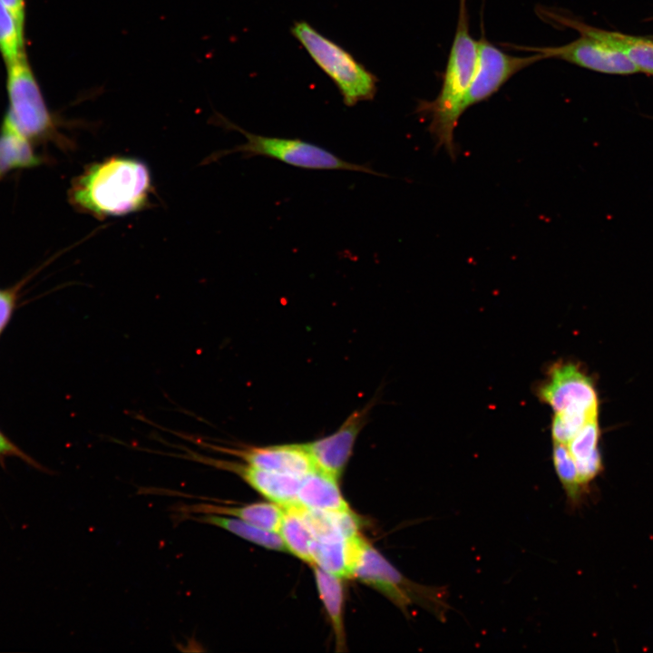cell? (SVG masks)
<instances>
[{"instance_id":"cell-25","label":"cell","mask_w":653,"mask_h":653,"mask_svg":"<svg viewBox=\"0 0 653 653\" xmlns=\"http://www.w3.org/2000/svg\"><path fill=\"white\" fill-rule=\"evenodd\" d=\"M14 307V294L9 290L0 289V333L9 321Z\"/></svg>"},{"instance_id":"cell-7","label":"cell","mask_w":653,"mask_h":653,"mask_svg":"<svg viewBox=\"0 0 653 653\" xmlns=\"http://www.w3.org/2000/svg\"><path fill=\"white\" fill-rule=\"evenodd\" d=\"M542 12L551 21L577 30L580 37L560 46L512 45L513 48L538 52L542 54L544 59H559L603 73L632 74L638 72L629 58L603 36L601 29L587 25L562 14L546 10Z\"/></svg>"},{"instance_id":"cell-2","label":"cell","mask_w":653,"mask_h":653,"mask_svg":"<svg viewBox=\"0 0 653 653\" xmlns=\"http://www.w3.org/2000/svg\"><path fill=\"white\" fill-rule=\"evenodd\" d=\"M477 62V41L469 30L467 0H459L456 30L443 75L441 90L433 101H420L415 112L430 121L428 130L437 148L456 154L453 132L472 83Z\"/></svg>"},{"instance_id":"cell-17","label":"cell","mask_w":653,"mask_h":653,"mask_svg":"<svg viewBox=\"0 0 653 653\" xmlns=\"http://www.w3.org/2000/svg\"><path fill=\"white\" fill-rule=\"evenodd\" d=\"M301 512L317 541L347 539L358 534L360 521L350 509L343 512H321L301 507Z\"/></svg>"},{"instance_id":"cell-13","label":"cell","mask_w":653,"mask_h":653,"mask_svg":"<svg viewBox=\"0 0 653 653\" xmlns=\"http://www.w3.org/2000/svg\"><path fill=\"white\" fill-rule=\"evenodd\" d=\"M365 541L358 534L347 539L317 541L312 546L313 566L338 577L352 578Z\"/></svg>"},{"instance_id":"cell-11","label":"cell","mask_w":653,"mask_h":653,"mask_svg":"<svg viewBox=\"0 0 653 653\" xmlns=\"http://www.w3.org/2000/svg\"><path fill=\"white\" fill-rule=\"evenodd\" d=\"M185 453L174 455L226 470L238 474L255 491L268 500L285 508L297 504V492L302 478L270 471L228 460L217 459L179 446Z\"/></svg>"},{"instance_id":"cell-16","label":"cell","mask_w":653,"mask_h":653,"mask_svg":"<svg viewBox=\"0 0 653 653\" xmlns=\"http://www.w3.org/2000/svg\"><path fill=\"white\" fill-rule=\"evenodd\" d=\"M599 428L598 419L587 422L566 444L578 472L579 481L583 489L593 481L602 470V461L598 448Z\"/></svg>"},{"instance_id":"cell-22","label":"cell","mask_w":653,"mask_h":653,"mask_svg":"<svg viewBox=\"0 0 653 653\" xmlns=\"http://www.w3.org/2000/svg\"><path fill=\"white\" fill-rule=\"evenodd\" d=\"M601 33L629 58L638 72L653 75V40L606 30Z\"/></svg>"},{"instance_id":"cell-23","label":"cell","mask_w":653,"mask_h":653,"mask_svg":"<svg viewBox=\"0 0 653 653\" xmlns=\"http://www.w3.org/2000/svg\"><path fill=\"white\" fill-rule=\"evenodd\" d=\"M24 28L0 0V54L5 64L25 55Z\"/></svg>"},{"instance_id":"cell-14","label":"cell","mask_w":653,"mask_h":653,"mask_svg":"<svg viewBox=\"0 0 653 653\" xmlns=\"http://www.w3.org/2000/svg\"><path fill=\"white\" fill-rule=\"evenodd\" d=\"M338 479L315 469L305 475L297 492V504L307 510L321 512H343L349 506L343 497Z\"/></svg>"},{"instance_id":"cell-18","label":"cell","mask_w":653,"mask_h":653,"mask_svg":"<svg viewBox=\"0 0 653 653\" xmlns=\"http://www.w3.org/2000/svg\"><path fill=\"white\" fill-rule=\"evenodd\" d=\"M42 163L33 141L2 122L0 127V178L14 170L34 168Z\"/></svg>"},{"instance_id":"cell-5","label":"cell","mask_w":653,"mask_h":653,"mask_svg":"<svg viewBox=\"0 0 653 653\" xmlns=\"http://www.w3.org/2000/svg\"><path fill=\"white\" fill-rule=\"evenodd\" d=\"M217 116L220 119V124L228 129L241 132L246 137L247 141L217 154L216 158L228 153L241 152L247 158L263 156L306 170L349 171L385 176L371 169L368 165L347 161L317 144L297 138L254 134L237 126L222 115L217 114Z\"/></svg>"},{"instance_id":"cell-3","label":"cell","mask_w":653,"mask_h":653,"mask_svg":"<svg viewBox=\"0 0 653 653\" xmlns=\"http://www.w3.org/2000/svg\"><path fill=\"white\" fill-rule=\"evenodd\" d=\"M539 397L554 411L553 442L567 444L590 420L597 418L598 397L593 383L572 363L551 366Z\"/></svg>"},{"instance_id":"cell-20","label":"cell","mask_w":653,"mask_h":653,"mask_svg":"<svg viewBox=\"0 0 653 653\" xmlns=\"http://www.w3.org/2000/svg\"><path fill=\"white\" fill-rule=\"evenodd\" d=\"M287 551L305 562L313 564L312 546L315 538L305 521L298 504L284 508V515L278 531Z\"/></svg>"},{"instance_id":"cell-9","label":"cell","mask_w":653,"mask_h":653,"mask_svg":"<svg viewBox=\"0 0 653 653\" xmlns=\"http://www.w3.org/2000/svg\"><path fill=\"white\" fill-rule=\"evenodd\" d=\"M535 53L529 56L509 54L491 43L482 30L477 41L476 67L463 104V112L489 99L520 71L544 59L542 54Z\"/></svg>"},{"instance_id":"cell-10","label":"cell","mask_w":653,"mask_h":653,"mask_svg":"<svg viewBox=\"0 0 653 653\" xmlns=\"http://www.w3.org/2000/svg\"><path fill=\"white\" fill-rule=\"evenodd\" d=\"M182 437L202 448L239 457L246 463L266 471L302 478L317 469L306 444L292 443L234 448L210 443L192 435H182Z\"/></svg>"},{"instance_id":"cell-19","label":"cell","mask_w":653,"mask_h":653,"mask_svg":"<svg viewBox=\"0 0 653 653\" xmlns=\"http://www.w3.org/2000/svg\"><path fill=\"white\" fill-rule=\"evenodd\" d=\"M314 575L319 597L331 621L336 647H346L344 629V591L341 579L314 565Z\"/></svg>"},{"instance_id":"cell-4","label":"cell","mask_w":653,"mask_h":653,"mask_svg":"<svg viewBox=\"0 0 653 653\" xmlns=\"http://www.w3.org/2000/svg\"><path fill=\"white\" fill-rule=\"evenodd\" d=\"M290 32L332 79L346 106L374 99L377 91L376 76L349 52L305 21L294 23Z\"/></svg>"},{"instance_id":"cell-6","label":"cell","mask_w":653,"mask_h":653,"mask_svg":"<svg viewBox=\"0 0 653 653\" xmlns=\"http://www.w3.org/2000/svg\"><path fill=\"white\" fill-rule=\"evenodd\" d=\"M354 577L375 588L402 611L417 603L444 621L450 609L444 588L426 587L408 580L379 551L365 541Z\"/></svg>"},{"instance_id":"cell-21","label":"cell","mask_w":653,"mask_h":653,"mask_svg":"<svg viewBox=\"0 0 653 653\" xmlns=\"http://www.w3.org/2000/svg\"><path fill=\"white\" fill-rule=\"evenodd\" d=\"M193 520L222 528L244 540L266 549L287 551L286 546L278 532L269 531L236 517L217 514H199Z\"/></svg>"},{"instance_id":"cell-15","label":"cell","mask_w":653,"mask_h":653,"mask_svg":"<svg viewBox=\"0 0 653 653\" xmlns=\"http://www.w3.org/2000/svg\"><path fill=\"white\" fill-rule=\"evenodd\" d=\"M182 510L193 514H217L236 517L264 530L278 533L284 515V508L274 502H256L243 506L199 503L184 507Z\"/></svg>"},{"instance_id":"cell-24","label":"cell","mask_w":653,"mask_h":653,"mask_svg":"<svg viewBox=\"0 0 653 653\" xmlns=\"http://www.w3.org/2000/svg\"><path fill=\"white\" fill-rule=\"evenodd\" d=\"M552 460L568 500L572 503L579 502L583 488L579 481L575 462L566 444L553 442Z\"/></svg>"},{"instance_id":"cell-8","label":"cell","mask_w":653,"mask_h":653,"mask_svg":"<svg viewBox=\"0 0 653 653\" xmlns=\"http://www.w3.org/2000/svg\"><path fill=\"white\" fill-rule=\"evenodd\" d=\"M6 92L8 108L3 123L33 141L52 136L56 123L26 54L6 63Z\"/></svg>"},{"instance_id":"cell-12","label":"cell","mask_w":653,"mask_h":653,"mask_svg":"<svg viewBox=\"0 0 653 653\" xmlns=\"http://www.w3.org/2000/svg\"><path fill=\"white\" fill-rule=\"evenodd\" d=\"M368 410L367 405L355 411L333 434L306 443L317 469L340 478L366 422Z\"/></svg>"},{"instance_id":"cell-26","label":"cell","mask_w":653,"mask_h":653,"mask_svg":"<svg viewBox=\"0 0 653 653\" xmlns=\"http://www.w3.org/2000/svg\"><path fill=\"white\" fill-rule=\"evenodd\" d=\"M0 455H19L23 456L21 451L16 448L1 432H0Z\"/></svg>"},{"instance_id":"cell-1","label":"cell","mask_w":653,"mask_h":653,"mask_svg":"<svg viewBox=\"0 0 653 653\" xmlns=\"http://www.w3.org/2000/svg\"><path fill=\"white\" fill-rule=\"evenodd\" d=\"M151 192V173L143 161L113 156L89 165L76 177L69 199L78 210L102 219L144 209Z\"/></svg>"}]
</instances>
